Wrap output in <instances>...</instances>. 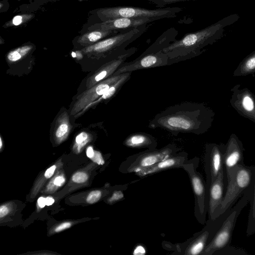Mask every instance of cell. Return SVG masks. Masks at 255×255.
<instances>
[{
  "instance_id": "f546056e",
  "label": "cell",
  "mask_w": 255,
  "mask_h": 255,
  "mask_svg": "<svg viewBox=\"0 0 255 255\" xmlns=\"http://www.w3.org/2000/svg\"><path fill=\"white\" fill-rule=\"evenodd\" d=\"M91 159L99 165H103L105 162L101 153L98 151H94V155Z\"/></svg>"
},
{
  "instance_id": "74e56055",
  "label": "cell",
  "mask_w": 255,
  "mask_h": 255,
  "mask_svg": "<svg viewBox=\"0 0 255 255\" xmlns=\"http://www.w3.org/2000/svg\"><path fill=\"white\" fill-rule=\"evenodd\" d=\"M86 153H87V156L89 158H91L92 157H93V156L94 155V151L91 146H89L87 149Z\"/></svg>"
},
{
  "instance_id": "6da1fadb",
  "label": "cell",
  "mask_w": 255,
  "mask_h": 255,
  "mask_svg": "<svg viewBox=\"0 0 255 255\" xmlns=\"http://www.w3.org/2000/svg\"><path fill=\"white\" fill-rule=\"evenodd\" d=\"M214 113L203 104L185 102L170 106L157 114L149 127L161 128L177 135L179 133L201 134L211 127Z\"/></svg>"
},
{
  "instance_id": "8d00e7d4",
  "label": "cell",
  "mask_w": 255,
  "mask_h": 255,
  "mask_svg": "<svg viewBox=\"0 0 255 255\" xmlns=\"http://www.w3.org/2000/svg\"><path fill=\"white\" fill-rule=\"evenodd\" d=\"M37 203H38V205L40 206V207H41V208L44 207L46 205L45 198H44L42 197L39 198L37 200Z\"/></svg>"
},
{
  "instance_id": "5bb4252c",
  "label": "cell",
  "mask_w": 255,
  "mask_h": 255,
  "mask_svg": "<svg viewBox=\"0 0 255 255\" xmlns=\"http://www.w3.org/2000/svg\"><path fill=\"white\" fill-rule=\"evenodd\" d=\"M137 50L135 47L127 49L123 53L104 64L86 81L88 89L112 76L126 62V60Z\"/></svg>"
},
{
  "instance_id": "52a82bcc",
  "label": "cell",
  "mask_w": 255,
  "mask_h": 255,
  "mask_svg": "<svg viewBox=\"0 0 255 255\" xmlns=\"http://www.w3.org/2000/svg\"><path fill=\"white\" fill-rule=\"evenodd\" d=\"M179 149L173 144H168L160 149H148L129 157L130 161L127 166L126 172L135 174L147 169L159 161L178 152Z\"/></svg>"
},
{
  "instance_id": "4fadbf2b",
  "label": "cell",
  "mask_w": 255,
  "mask_h": 255,
  "mask_svg": "<svg viewBox=\"0 0 255 255\" xmlns=\"http://www.w3.org/2000/svg\"><path fill=\"white\" fill-rule=\"evenodd\" d=\"M244 151L242 141L235 134H232L225 144L224 153V167L227 182L230 180L234 170L244 164Z\"/></svg>"
},
{
  "instance_id": "d590c367",
  "label": "cell",
  "mask_w": 255,
  "mask_h": 255,
  "mask_svg": "<svg viewBox=\"0 0 255 255\" xmlns=\"http://www.w3.org/2000/svg\"><path fill=\"white\" fill-rule=\"evenodd\" d=\"M22 16L21 15H17L13 17L12 19V23L14 25H18L22 22Z\"/></svg>"
},
{
  "instance_id": "d4e9b609",
  "label": "cell",
  "mask_w": 255,
  "mask_h": 255,
  "mask_svg": "<svg viewBox=\"0 0 255 255\" xmlns=\"http://www.w3.org/2000/svg\"><path fill=\"white\" fill-rule=\"evenodd\" d=\"M248 253L244 249L238 248L231 245L217 252L213 255H247Z\"/></svg>"
},
{
  "instance_id": "44dd1931",
  "label": "cell",
  "mask_w": 255,
  "mask_h": 255,
  "mask_svg": "<svg viewBox=\"0 0 255 255\" xmlns=\"http://www.w3.org/2000/svg\"><path fill=\"white\" fill-rule=\"evenodd\" d=\"M249 203L250 206L246 230V235L248 237L255 233V165H254L253 180Z\"/></svg>"
},
{
  "instance_id": "8fae6325",
  "label": "cell",
  "mask_w": 255,
  "mask_h": 255,
  "mask_svg": "<svg viewBox=\"0 0 255 255\" xmlns=\"http://www.w3.org/2000/svg\"><path fill=\"white\" fill-rule=\"evenodd\" d=\"M240 87V85H236L231 90V106L240 115L255 123V97L248 89Z\"/></svg>"
},
{
  "instance_id": "7a4b0ae2",
  "label": "cell",
  "mask_w": 255,
  "mask_h": 255,
  "mask_svg": "<svg viewBox=\"0 0 255 255\" xmlns=\"http://www.w3.org/2000/svg\"><path fill=\"white\" fill-rule=\"evenodd\" d=\"M240 16L234 14L197 31L185 35L175 40L162 51L168 57V65L185 61L201 54L206 47L223 37L227 28L237 21Z\"/></svg>"
},
{
  "instance_id": "ffe728a7",
  "label": "cell",
  "mask_w": 255,
  "mask_h": 255,
  "mask_svg": "<svg viewBox=\"0 0 255 255\" xmlns=\"http://www.w3.org/2000/svg\"><path fill=\"white\" fill-rule=\"evenodd\" d=\"M131 73L132 72L124 73L123 77L117 82L114 83L112 86H111L110 88L102 96H101L96 101L89 104L82 112L77 114L76 115L80 116L89 108L95 106L103 101L109 99L110 98H112L130 78Z\"/></svg>"
},
{
  "instance_id": "1f68e13d",
  "label": "cell",
  "mask_w": 255,
  "mask_h": 255,
  "mask_svg": "<svg viewBox=\"0 0 255 255\" xmlns=\"http://www.w3.org/2000/svg\"><path fill=\"white\" fill-rule=\"evenodd\" d=\"M56 168L55 165H53L51 166L50 168L47 169L45 171L44 176L46 178H50L54 174L55 170Z\"/></svg>"
},
{
  "instance_id": "f1b7e54d",
  "label": "cell",
  "mask_w": 255,
  "mask_h": 255,
  "mask_svg": "<svg viewBox=\"0 0 255 255\" xmlns=\"http://www.w3.org/2000/svg\"><path fill=\"white\" fill-rule=\"evenodd\" d=\"M88 178L87 174L83 172H77L72 176V180L78 183L85 182L88 180Z\"/></svg>"
},
{
  "instance_id": "9a60e30c",
  "label": "cell",
  "mask_w": 255,
  "mask_h": 255,
  "mask_svg": "<svg viewBox=\"0 0 255 255\" xmlns=\"http://www.w3.org/2000/svg\"><path fill=\"white\" fill-rule=\"evenodd\" d=\"M227 185L225 170H223L217 178L208 188L209 219L217 218V213L224 198Z\"/></svg>"
},
{
  "instance_id": "ac0fdd59",
  "label": "cell",
  "mask_w": 255,
  "mask_h": 255,
  "mask_svg": "<svg viewBox=\"0 0 255 255\" xmlns=\"http://www.w3.org/2000/svg\"><path fill=\"white\" fill-rule=\"evenodd\" d=\"M124 144L130 148L153 149L156 148L157 142L151 135L147 133L138 132L128 136L124 140Z\"/></svg>"
},
{
  "instance_id": "8992f818",
  "label": "cell",
  "mask_w": 255,
  "mask_h": 255,
  "mask_svg": "<svg viewBox=\"0 0 255 255\" xmlns=\"http://www.w3.org/2000/svg\"><path fill=\"white\" fill-rule=\"evenodd\" d=\"M181 10L179 7H167L157 9L118 6L105 8L98 11L99 17L104 21L120 17H147L158 19L176 16V13Z\"/></svg>"
},
{
  "instance_id": "ba28073f",
  "label": "cell",
  "mask_w": 255,
  "mask_h": 255,
  "mask_svg": "<svg viewBox=\"0 0 255 255\" xmlns=\"http://www.w3.org/2000/svg\"><path fill=\"white\" fill-rule=\"evenodd\" d=\"M230 210L224 212L215 220L208 219L206 226L191 238L182 254L186 255H200L211 242Z\"/></svg>"
},
{
  "instance_id": "9c48e42d",
  "label": "cell",
  "mask_w": 255,
  "mask_h": 255,
  "mask_svg": "<svg viewBox=\"0 0 255 255\" xmlns=\"http://www.w3.org/2000/svg\"><path fill=\"white\" fill-rule=\"evenodd\" d=\"M225 144L208 143L205 145L204 168L207 188L224 169V153Z\"/></svg>"
},
{
  "instance_id": "4dcf8cb0",
  "label": "cell",
  "mask_w": 255,
  "mask_h": 255,
  "mask_svg": "<svg viewBox=\"0 0 255 255\" xmlns=\"http://www.w3.org/2000/svg\"><path fill=\"white\" fill-rule=\"evenodd\" d=\"M71 226V224L69 222H65L61 224L55 229V232H59L66 229L70 228Z\"/></svg>"
},
{
  "instance_id": "e575fe53",
  "label": "cell",
  "mask_w": 255,
  "mask_h": 255,
  "mask_svg": "<svg viewBox=\"0 0 255 255\" xmlns=\"http://www.w3.org/2000/svg\"><path fill=\"white\" fill-rule=\"evenodd\" d=\"M163 5L169 4L180 1L195 0H160Z\"/></svg>"
},
{
  "instance_id": "836d02e7",
  "label": "cell",
  "mask_w": 255,
  "mask_h": 255,
  "mask_svg": "<svg viewBox=\"0 0 255 255\" xmlns=\"http://www.w3.org/2000/svg\"><path fill=\"white\" fill-rule=\"evenodd\" d=\"M65 182V179L62 176L57 177L54 181V183L57 186H62Z\"/></svg>"
},
{
  "instance_id": "3957f363",
  "label": "cell",
  "mask_w": 255,
  "mask_h": 255,
  "mask_svg": "<svg viewBox=\"0 0 255 255\" xmlns=\"http://www.w3.org/2000/svg\"><path fill=\"white\" fill-rule=\"evenodd\" d=\"M251 192L252 186L245 192L235 206L231 208L213 239L200 255H213L216 252L231 245L238 217L244 208L250 202Z\"/></svg>"
},
{
  "instance_id": "7c38bea8",
  "label": "cell",
  "mask_w": 255,
  "mask_h": 255,
  "mask_svg": "<svg viewBox=\"0 0 255 255\" xmlns=\"http://www.w3.org/2000/svg\"><path fill=\"white\" fill-rule=\"evenodd\" d=\"M168 65V57L162 50L155 53L140 55L134 60L125 62L114 75L132 72L138 70Z\"/></svg>"
},
{
  "instance_id": "4316f807",
  "label": "cell",
  "mask_w": 255,
  "mask_h": 255,
  "mask_svg": "<svg viewBox=\"0 0 255 255\" xmlns=\"http://www.w3.org/2000/svg\"><path fill=\"white\" fill-rule=\"evenodd\" d=\"M101 191L96 190L91 192L87 196V201L88 203L93 204L98 201L101 197Z\"/></svg>"
},
{
  "instance_id": "d6a6232c",
  "label": "cell",
  "mask_w": 255,
  "mask_h": 255,
  "mask_svg": "<svg viewBox=\"0 0 255 255\" xmlns=\"http://www.w3.org/2000/svg\"><path fill=\"white\" fill-rule=\"evenodd\" d=\"M9 210L5 206H1L0 207V217L2 218L8 213Z\"/></svg>"
},
{
  "instance_id": "7402d4cb",
  "label": "cell",
  "mask_w": 255,
  "mask_h": 255,
  "mask_svg": "<svg viewBox=\"0 0 255 255\" xmlns=\"http://www.w3.org/2000/svg\"><path fill=\"white\" fill-rule=\"evenodd\" d=\"M119 33V30L98 29L87 33L79 38L78 42L82 45H91L105 37L115 35Z\"/></svg>"
},
{
  "instance_id": "83f0119b",
  "label": "cell",
  "mask_w": 255,
  "mask_h": 255,
  "mask_svg": "<svg viewBox=\"0 0 255 255\" xmlns=\"http://www.w3.org/2000/svg\"><path fill=\"white\" fill-rule=\"evenodd\" d=\"M124 194L122 190H115L108 199V202L110 203H115L124 198Z\"/></svg>"
},
{
  "instance_id": "603a6c76",
  "label": "cell",
  "mask_w": 255,
  "mask_h": 255,
  "mask_svg": "<svg viewBox=\"0 0 255 255\" xmlns=\"http://www.w3.org/2000/svg\"><path fill=\"white\" fill-rule=\"evenodd\" d=\"M255 72V51L247 56L235 70L234 76H246Z\"/></svg>"
},
{
  "instance_id": "30bf717a",
  "label": "cell",
  "mask_w": 255,
  "mask_h": 255,
  "mask_svg": "<svg viewBox=\"0 0 255 255\" xmlns=\"http://www.w3.org/2000/svg\"><path fill=\"white\" fill-rule=\"evenodd\" d=\"M124 73L114 75L103 80L79 95L71 111V115H76L89 104L102 96L114 83L120 80Z\"/></svg>"
},
{
  "instance_id": "e0dca14e",
  "label": "cell",
  "mask_w": 255,
  "mask_h": 255,
  "mask_svg": "<svg viewBox=\"0 0 255 255\" xmlns=\"http://www.w3.org/2000/svg\"><path fill=\"white\" fill-rule=\"evenodd\" d=\"M188 161V155L186 153L178 152L136 174L139 177H145L168 169L182 167V165Z\"/></svg>"
},
{
  "instance_id": "277c9868",
  "label": "cell",
  "mask_w": 255,
  "mask_h": 255,
  "mask_svg": "<svg viewBox=\"0 0 255 255\" xmlns=\"http://www.w3.org/2000/svg\"><path fill=\"white\" fill-rule=\"evenodd\" d=\"M253 176L254 165L249 166L244 164L234 170L227 182L225 195L217 213V218L231 209L238 198L252 186Z\"/></svg>"
},
{
  "instance_id": "ab89813d",
  "label": "cell",
  "mask_w": 255,
  "mask_h": 255,
  "mask_svg": "<svg viewBox=\"0 0 255 255\" xmlns=\"http://www.w3.org/2000/svg\"><path fill=\"white\" fill-rule=\"evenodd\" d=\"M2 139L1 137H0V148L1 149L2 148Z\"/></svg>"
},
{
  "instance_id": "d6986e66",
  "label": "cell",
  "mask_w": 255,
  "mask_h": 255,
  "mask_svg": "<svg viewBox=\"0 0 255 255\" xmlns=\"http://www.w3.org/2000/svg\"><path fill=\"white\" fill-rule=\"evenodd\" d=\"M72 129L69 116L67 111L62 113L57 118L53 130V135L56 142L64 141L68 136Z\"/></svg>"
},
{
  "instance_id": "5b68a950",
  "label": "cell",
  "mask_w": 255,
  "mask_h": 255,
  "mask_svg": "<svg viewBox=\"0 0 255 255\" xmlns=\"http://www.w3.org/2000/svg\"><path fill=\"white\" fill-rule=\"evenodd\" d=\"M198 159L188 161L182 168L188 173L195 198L194 214L198 221L204 225L208 207V189L202 175L197 171Z\"/></svg>"
},
{
  "instance_id": "2e32d148",
  "label": "cell",
  "mask_w": 255,
  "mask_h": 255,
  "mask_svg": "<svg viewBox=\"0 0 255 255\" xmlns=\"http://www.w3.org/2000/svg\"><path fill=\"white\" fill-rule=\"evenodd\" d=\"M158 20L155 18L147 17H120L107 20L96 25V29L124 30L138 27Z\"/></svg>"
},
{
  "instance_id": "f35d334b",
  "label": "cell",
  "mask_w": 255,
  "mask_h": 255,
  "mask_svg": "<svg viewBox=\"0 0 255 255\" xmlns=\"http://www.w3.org/2000/svg\"><path fill=\"white\" fill-rule=\"evenodd\" d=\"M46 205L47 206H50L52 205L54 202V200L52 197H47L45 198Z\"/></svg>"
},
{
  "instance_id": "484cf974",
  "label": "cell",
  "mask_w": 255,
  "mask_h": 255,
  "mask_svg": "<svg viewBox=\"0 0 255 255\" xmlns=\"http://www.w3.org/2000/svg\"><path fill=\"white\" fill-rule=\"evenodd\" d=\"M91 135L86 131H82L78 134L75 140L74 149L80 152L81 149L90 141Z\"/></svg>"
},
{
  "instance_id": "cb8c5ba5",
  "label": "cell",
  "mask_w": 255,
  "mask_h": 255,
  "mask_svg": "<svg viewBox=\"0 0 255 255\" xmlns=\"http://www.w3.org/2000/svg\"><path fill=\"white\" fill-rule=\"evenodd\" d=\"M31 45H25L10 51L6 56L9 62H16L25 56L31 50Z\"/></svg>"
}]
</instances>
